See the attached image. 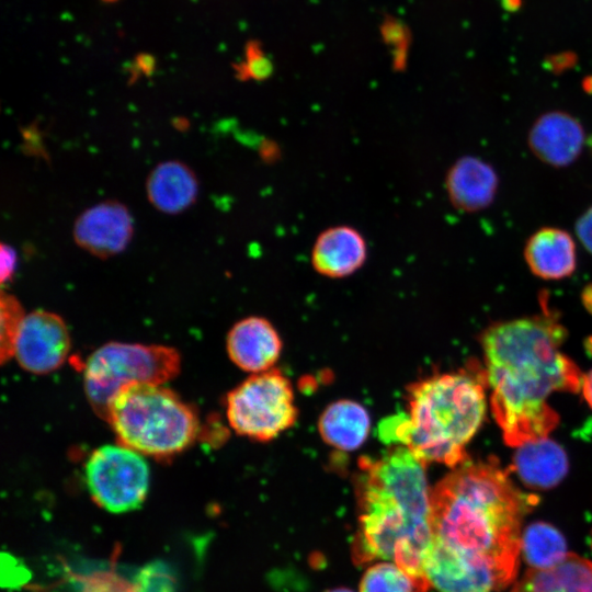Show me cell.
<instances>
[{
	"label": "cell",
	"instance_id": "cell-20",
	"mask_svg": "<svg viewBox=\"0 0 592 592\" xmlns=\"http://www.w3.org/2000/svg\"><path fill=\"white\" fill-rule=\"evenodd\" d=\"M521 554L530 569H544L561 561L568 551L565 537L556 527L535 522L522 532Z\"/></svg>",
	"mask_w": 592,
	"mask_h": 592
},
{
	"label": "cell",
	"instance_id": "cell-28",
	"mask_svg": "<svg viewBox=\"0 0 592 592\" xmlns=\"http://www.w3.org/2000/svg\"><path fill=\"white\" fill-rule=\"evenodd\" d=\"M581 389L585 400L592 408V369L583 376Z\"/></svg>",
	"mask_w": 592,
	"mask_h": 592
},
{
	"label": "cell",
	"instance_id": "cell-22",
	"mask_svg": "<svg viewBox=\"0 0 592 592\" xmlns=\"http://www.w3.org/2000/svg\"><path fill=\"white\" fill-rule=\"evenodd\" d=\"M25 314L19 300L1 293L0 299V357L1 363L13 357L16 338Z\"/></svg>",
	"mask_w": 592,
	"mask_h": 592
},
{
	"label": "cell",
	"instance_id": "cell-6",
	"mask_svg": "<svg viewBox=\"0 0 592 592\" xmlns=\"http://www.w3.org/2000/svg\"><path fill=\"white\" fill-rule=\"evenodd\" d=\"M181 366L178 351L157 344L109 342L84 363L83 386L94 412L106 419L118 390L132 384H159L174 378Z\"/></svg>",
	"mask_w": 592,
	"mask_h": 592
},
{
	"label": "cell",
	"instance_id": "cell-24",
	"mask_svg": "<svg viewBox=\"0 0 592 592\" xmlns=\"http://www.w3.org/2000/svg\"><path fill=\"white\" fill-rule=\"evenodd\" d=\"M235 70L241 80H263L272 72V61L259 42L250 41L246 45L244 59L235 66Z\"/></svg>",
	"mask_w": 592,
	"mask_h": 592
},
{
	"label": "cell",
	"instance_id": "cell-8",
	"mask_svg": "<svg viewBox=\"0 0 592 592\" xmlns=\"http://www.w3.org/2000/svg\"><path fill=\"white\" fill-rule=\"evenodd\" d=\"M84 476L94 502L111 513L139 509L149 488V467L143 455L122 444L94 449Z\"/></svg>",
	"mask_w": 592,
	"mask_h": 592
},
{
	"label": "cell",
	"instance_id": "cell-17",
	"mask_svg": "<svg viewBox=\"0 0 592 592\" xmlns=\"http://www.w3.org/2000/svg\"><path fill=\"white\" fill-rule=\"evenodd\" d=\"M371 417L360 402L339 399L325 408L318 420L322 441L331 447L352 452L360 448L369 435Z\"/></svg>",
	"mask_w": 592,
	"mask_h": 592
},
{
	"label": "cell",
	"instance_id": "cell-15",
	"mask_svg": "<svg viewBox=\"0 0 592 592\" xmlns=\"http://www.w3.org/2000/svg\"><path fill=\"white\" fill-rule=\"evenodd\" d=\"M524 258L536 276L561 280L570 276L576 270V243L566 230L545 227L527 239Z\"/></svg>",
	"mask_w": 592,
	"mask_h": 592
},
{
	"label": "cell",
	"instance_id": "cell-11",
	"mask_svg": "<svg viewBox=\"0 0 592 592\" xmlns=\"http://www.w3.org/2000/svg\"><path fill=\"white\" fill-rule=\"evenodd\" d=\"M585 141L581 123L563 111H549L533 123L527 145L542 162L555 168L569 166L578 159Z\"/></svg>",
	"mask_w": 592,
	"mask_h": 592
},
{
	"label": "cell",
	"instance_id": "cell-2",
	"mask_svg": "<svg viewBox=\"0 0 592 592\" xmlns=\"http://www.w3.org/2000/svg\"><path fill=\"white\" fill-rule=\"evenodd\" d=\"M565 338L549 314L500 322L483 333L492 413L510 446L547 437L559 421L548 398L581 389L583 375L560 350Z\"/></svg>",
	"mask_w": 592,
	"mask_h": 592
},
{
	"label": "cell",
	"instance_id": "cell-23",
	"mask_svg": "<svg viewBox=\"0 0 592 592\" xmlns=\"http://www.w3.org/2000/svg\"><path fill=\"white\" fill-rule=\"evenodd\" d=\"M134 588L135 592H177V577L167 562L153 560L139 570Z\"/></svg>",
	"mask_w": 592,
	"mask_h": 592
},
{
	"label": "cell",
	"instance_id": "cell-12",
	"mask_svg": "<svg viewBox=\"0 0 592 592\" xmlns=\"http://www.w3.org/2000/svg\"><path fill=\"white\" fill-rule=\"evenodd\" d=\"M227 353L240 369L258 374L274 368L283 343L275 327L263 317H247L228 332Z\"/></svg>",
	"mask_w": 592,
	"mask_h": 592
},
{
	"label": "cell",
	"instance_id": "cell-1",
	"mask_svg": "<svg viewBox=\"0 0 592 592\" xmlns=\"http://www.w3.org/2000/svg\"><path fill=\"white\" fill-rule=\"evenodd\" d=\"M536 503L496 462L467 459L432 488L428 556L503 590L517 574L523 517Z\"/></svg>",
	"mask_w": 592,
	"mask_h": 592
},
{
	"label": "cell",
	"instance_id": "cell-29",
	"mask_svg": "<svg viewBox=\"0 0 592 592\" xmlns=\"http://www.w3.org/2000/svg\"><path fill=\"white\" fill-rule=\"evenodd\" d=\"M325 592H353L352 590L348 589V588H334V589H330V590H327Z\"/></svg>",
	"mask_w": 592,
	"mask_h": 592
},
{
	"label": "cell",
	"instance_id": "cell-9",
	"mask_svg": "<svg viewBox=\"0 0 592 592\" xmlns=\"http://www.w3.org/2000/svg\"><path fill=\"white\" fill-rule=\"evenodd\" d=\"M70 350V335L61 317L46 310L24 316L14 355L19 365L32 374H48L60 367Z\"/></svg>",
	"mask_w": 592,
	"mask_h": 592
},
{
	"label": "cell",
	"instance_id": "cell-4",
	"mask_svg": "<svg viewBox=\"0 0 592 592\" xmlns=\"http://www.w3.org/2000/svg\"><path fill=\"white\" fill-rule=\"evenodd\" d=\"M487 384L476 365L422 378L407 388V411L385 420L380 435L425 465L453 469L467 460L465 447L485 418Z\"/></svg>",
	"mask_w": 592,
	"mask_h": 592
},
{
	"label": "cell",
	"instance_id": "cell-7",
	"mask_svg": "<svg viewBox=\"0 0 592 592\" xmlns=\"http://www.w3.org/2000/svg\"><path fill=\"white\" fill-rule=\"evenodd\" d=\"M225 401L230 428L252 441L274 440L298 417L292 383L277 368L251 374L227 394Z\"/></svg>",
	"mask_w": 592,
	"mask_h": 592
},
{
	"label": "cell",
	"instance_id": "cell-25",
	"mask_svg": "<svg viewBox=\"0 0 592 592\" xmlns=\"http://www.w3.org/2000/svg\"><path fill=\"white\" fill-rule=\"evenodd\" d=\"M382 34L386 43L396 48L395 55L397 56V53L400 54L403 60L402 56L406 54L409 42L408 32L405 29V25L395 19L384 21Z\"/></svg>",
	"mask_w": 592,
	"mask_h": 592
},
{
	"label": "cell",
	"instance_id": "cell-13",
	"mask_svg": "<svg viewBox=\"0 0 592 592\" xmlns=\"http://www.w3.org/2000/svg\"><path fill=\"white\" fill-rule=\"evenodd\" d=\"M367 251V242L356 228L331 226L316 237L310 253L311 265L322 276L346 277L363 266Z\"/></svg>",
	"mask_w": 592,
	"mask_h": 592
},
{
	"label": "cell",
	"instance_id": "cell-18",
	"mask_svg": "<svg viewBox=\"0 0 592 592\" xmlns=\"http://www.w3.org/2000/svg\"><path fill=\"white\" fill-rule=\"evenodd\" d=\"M513 466L525 486L548 489L557 486L566 476L568 458L560 445L542 437L519 446Z\"/></svg>",
	"mask_w": 592,
	"mask_h": 592
},
{
	"label": "cell",
	"instance_id": "cell-30",
	"mask_svg": "<svg viewBox=\"0 0 592 592\" xmlns=\"http://www.w3.org/2000/svg\"><path fill=\"white\" fill-rule=\"evenodd\" d=\"M102 1L106 3H113V2H116L117 0H102Z\"/></svg>",
	"mask_w": 592,
	"mask_h": 592
},
{
	"label": "cell",
	"instance_id": "cell-26",
	"mask_svg": "<svg viewBox=\"0 0 592 592\" xmlns=\"http://www.w3.org/2000/svg\"><path fill=\"white\" fill-rule=\"evenodd\" d=\"M1 257V283L5 284L11 281L16 269L18 257L15 250L5 243H1L0 248Z\"/></svg>",
	"mask_w": 592,
	"mask_h": 592
},
{
	"label": "cell",
	"instance_id": "cell-19",
	"mask_svg": "<svg viewBox=\"0 0 592 592\" xmlns=\"http://www.w3.org/2000/svg\"><path fill=\"white\" fill-rule=\"evenodd\" d=\"M511 592H592V561L568 553L551 567L530 569Z\"/></svg>",
	"mask_w": 592,
	"mask_h": 592
},
{
	"label": "cell",
	"instance_id": "cell-3",
	"mask_svg": "<svg viewBox=\"0 0 592 592\" xmlns=\"http://www.w3.org/2000/svg\"><path fill=\"white\" fill-rule=\"evenodd\" d=\"M426 465L403 445L358 459L354 477L356 565L391 561L430 590L424 560L432 543L431 492Z\"/></svg>",
	"mask_w": 592,
	"mask_h": 592
},
{
	"label": "cell",
	"instance_id": "cell-16",
	"mask_svg": "<svg viewBox=\"0 0 592 592\" xmlns=\"http://www.w3.org/2000/svg\"><path fill=\"white\" fill-rule=\"evenodd\" d=\"M149 202L164 214H179L192 206L198 195V181L193 170L177 160L159 163L146 182Z\"/></svg>",
	"mask_w": 592,
	"mask_h": 592
},
{
	"label": "cell",
	"instance_id": "cell-10",
	"mask_svg": "<svg viewBox=\"0 0 592 592\" xmlns=\"http://www.w3.org/2000/svg\"><path fill=\"white\" fill-rule=\"evenodd\" d=\"M134 234V220L121 202L109 200L91 206L75 221V242L94 257L106 259L124 251Z\"/></svg>",
	"mask_w": 592,
	"mask_h": 592
},
{
	"label": "cell",
	"instance_id": "cell-21",
	"mask_svg": "<svg viewBox=\"0 0 592 592\" xmlns=\"http://www.w3.org/2000/svg\"><path fill=\"white\" fill-rule=\"evenodd\" d=\"M414 578L391 561L368 567L360 581V592H428Z\"/></svg>",
	"mask_w": 592,
	"mask_h": 592
},
{
	"label": "cell",
	"instance_id": "cell-14",
	"mask_svg": "<svg viewBox=\"0 0 592 592\" xmlns=\"http://www.w3.org/2000/svg\"><path fill=\"white\" fill-rule=\"evenodd\" d=\"M498 185L499 178L492 166L474 156L457 159L445 179L449 202L467 213L487 208L496 197Z\"/></svg>",
	"mask_w": 592,
	"mask_h": 592
},
{
	"label": "cell",
	"instance_id": "cell-5",
	"mask_svg": "<svg viewBox=\"0 0 592 592\" xmlns=\"http://www.w3.org/2000/svg\"><path fill=\"white\" fill-rule=\"evenodd\" d=\"M105 421L118 444L157 458L183 452L200 431L195 410L159 384H132L118 390Z\"/></svg>",
	"mask_w": 592,
	"mask_h": 592
},
{
	"label": "cell",
	"instance_id": "cell-27",
	"mask_svg": "<svg viewBox=\"0 0 592 592\" xmlns=\"http://www.w3.org/2000/svg\"><path fill=\"white\" fill-rule=\"evenodd\" d=\"M576 232L583 247L592 253V206L579 217Z\"/></svg>",
	"mask_w": 592,
	"mask_h": 592
}]
</instances>
